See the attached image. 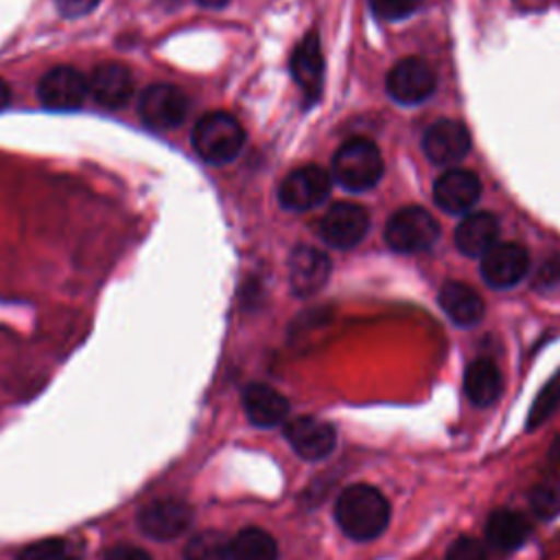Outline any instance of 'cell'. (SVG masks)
I'll return each mask as SVG.
<instances>
[{
	"mask_svg": "<svg viewBox=\"0 0 560 560\" xmlns=\"http://www.w3.org/2000/svg\"><path fill=\"white\" fill-rule=\"evenodd\" d=\"M335 521L339 529L359 542L381 536L389 523V503L385 494L370 483H352L335 501Z\"/></svg>",
	"mask_w": 560,
	"mask_h": 560,
	"instance_id": "cell-1",
	"label": "cell"
},
{
	"mask_svg": "<svg viewBox=\"0 0 560 560\" xmlns=\"http://www.w3.org/2000/svg\"><path fill=\"white\" fill-rule=\"evenodd\" d=\"M190 142L203 162L221 166L241 153L245 144V129L228 112H208L195 122Z\"/></svg>",
	"mask_w": 560,
	"mask_h": 560,
	"instance_id": "cell-2",
	"label": "cell"
},
{
	"mask_svg": "<svg viewBox=\"0 0 560 560\" xmlns=\"http://www.w3.org/2000/svg\"><path fill=\"white\" fill-rule=\"evenodd\" d=\"M383 171V155L378 147L368 138L346 140L332 158V177L341 188L350 192L374 188L381 182Z\"/></svg>",
	"mask_w": 560,
	"mask_h": 560,
	"instance_id": "cell-3",
	"label": "cell"
},
{
	"mask_svg": "<svg viewBox=\"0 0 560 560\" xmlns=\"http://www.w3.org/2000/svg\"><path fill=\"white\" fill-rule=\"evenodd\" d=\"M383 238L398 254H418L440 238V223L422 206H405L387 219Z\"/></svg>",
	"mask_w": 560,
	"mask_h": 560,
	"instance_id": "cell-4",
	"label": "cell"
},
{
	"mask_svg": "<svg viewBox=\"0 0 560 560\" xmlns=\"http://www.w3.org/2000/svg\"><path fill=\"white\" fill-rule=\"evenodd\" d=\"M188 96L171 83H153L140 92L138 116L144 127L168 131L179 127L188 116Z\"/></svg>",
	"mask_w": 560,
	"mask_h": 560,
	"instance_id": "cell-5",
	"label": "cell"
},
{
	"mask_svg": "<svg viewBox=\"0 0 560 560\" xmlns=\"http://www.w3.org/2000/svg\"><path fill=\"white\" fill-rule=\"evenodd\" d=\"M37 98L50 112L79 109L88 98V77L72 66H55L37 81Z\"/></svg>",
	"mask_w": 560,
	"mask_h": 560,
	"instance_id": "cell-6",
	"label": "cell"
},
{
	"mask_svg": "<svg viewBox=\"0 0 560 560\" xmlns=\"http://www.w3.org/2000/svg\"><path fill=\"white\" fill-rule=\"evenodd\" d=\"M438 85L433 68L420 57L400 59L385 79L387 94L400 105H420L424 103Z\"/></svg>",
	"mask_w": 560,
	"mask_h": 560,
	"instance_id": "cell-7",
	"label": "cell"
},
{
	"mask_svg": "<svg viewBox=\"0 0 560 560\" xmlns=\"http://www.w3.org/2000/svg\"><path fill=\"white\" fill-rule=\"evenodd\" d=\"M370 228V214L363 206L339 201L332 203L322 217L317 232L319 238L335 249H350L363 241Z\"/></svg>",
	"mask_w": 560,
	"mask_h": 560,
	"instance_id": "cell-8",
	"label": "cell"
},
{
	"mask_svg": "<svg viewBox=\"0 0 560 560\" xmlns=\"http://www.w3.org/2000/svg\"><path fill=\"white\" fill-rule=\"evenodd\" d=\"M330 186L332 177L322 166L308 164L291 171L282 179L278 188V199L282 208L304 212L319 206L330 195Z\"/></svg>",
	"mask_w": 560,
	"mask_h": 560,
	"instance_id": "cell-9",
	"label": "cell"
},
{
	"mask_svg": "<svg viewBox=\"0 0 560 560\" xmlns=\"http://www.w3.org/2000/svg\"><path fill=\"white\" fill-rule=\"evenodd\" d=\"M192 523V508L182 499H155L138 514L140 529L153 540H173Z\"/></svg>",
	"mask_w": 560,
	"mask_h": 560,
	"instance_id": "cell-10",
	"label": "cell"
},
{
	"mask_svg": "<svg viewBox=\"0 0 560 560\" xmlns=\"http://www.w3.org/2000/svg\"><path fill=\"white\" fill-rule=\"evenodd\" d=\"M481 278L492 289H510L529 271V254L518 243H497L481 256Z\"/></svg>",
	"mask_w": 560,
	"mask_h": 560,
	"instance_id": "cell-11",
	"label": "cell"
},
{
	"mask_svg": "<svg viewBox=\"0 0 560 560\" xmlns=\"http://www.w3.org/2000/svg\"><path fill=\"white\" fill-rule=\"evenodd\" d=\"M284 435L291 448L306 462H319L328 457L337 446L335 427L313 416H298L289 420Z\"/></svg>",
	"mask_w": 560,
	"mask_h": 560,
	"instance_id": "cell-12",
	"label": "cell"
},
{
	"mask_svg": "<svg viewBox=\"0 0 560 560\" xmlns=\"http://www.w3.org/2000/svg\"><path fill=\"white\" fill-rule=\"evenodd\" d=\"M424 155L438 166H453L470 151V133L459 120L442 118L422 136Z\"/></svg>",
	"mask_w": 560,
	"mask_h": 560,
	"instance_id": "cell-13",
	"label": "cell"
},
{
	"mask_svg": "<svg viewBox=\"0 0 560 560\" xmlns=\"http://www.w3.org/2000/svg\"><path fill=\"white\" fill-rule=\"evenodd\" d=\"M88 94L105 109H118L133 94V74L120 61H103L88 77Z\"/></svg>",
	"mask_w": 560,
	"mask_h": 560,
	"instance_id": "cell-14",
	"label": "cell"
},
{
	"mask_svg": "<svg viewBox=\"0 0 560 560\" xmlns=\"http://www.w3.org/2000/svg\"><path fill=\"white\" fill-rule=\"evenodd\" d=\"M330 269L328 254L313 245H298L289 256V284L300 298L313 295L328 282Z\"/></svg>",
	"mask_w": 560,
	"mask_h": 560,
	"instance_id": "cell-15",
	"label": "cell"
},
{
	"mask_svg": "<svg viewBox=\"0 0 560 560\" xmlns=\"http://www.w3.org/2000/svg\"><path fill=\"white\" fill-rule=\"evenodd\" d=\"M481 195V182L472 171L448 168L433 184V201L438 208L451 214L470 210Z\"/></svg>",
	"mask_w": 560,
	"mask_h": 560,
	"instance_id": "cell-16",
	"label": "cell"
},
{
	"mask_svg": "<svg viewBox=\"0 0 560 560\" xmlns=\"http://www.w3.org/2000/svg\"><path fill=\"white\" fill-rule=\"evenodd\" d=\"M499 219L492 212L466 214L455 228V247L470 256L481 258L499 241Z\"/></svg>",
	"mask_w": 560,
	"mask_h": 560,
	"instance_id": "cell-17",
	"label": "cell"
},
{
	"mask_svg": "<svg viewBox=\"0 0 560 560\" xmlns=\"http://www.w3.org/2000/svg\"><path fill=\"white\" fill-rule=\"evenodd\" d=\"M438 304L453 324L464 328L477 326L486 311L483 300L477 295V291L457 280H448L442 284L438 293Z\"/></svg>",
	"mask_w": 560,
	"mask_h": 560,
	"instance_id": "cell-18",
	"label": "cell"
},
{
	"mask_svg": "<svg viewBox=\"0 0 560 560\" xmlns=\"http://www.w3.org/2000/svg\"><path fill=\"white\" fill-rule=\"evenodd\" d=\"M243 409L252 424L269 429L280 424L289 413V400L265 383H252L243 392Z\"/></svg>",
	"mask_w": 560,
	"mask_h": 560,
	"instance_id": "cell-19",
	"label": "cell"
},
{
	"mask_svg": "<svg viewBox=\"0 0 560 560\" xmlns=\"http://www.w3.org/2000/svg\"><path fill=\"white\" fill-rule=\"evenodd\" d=\"M291 74L295 83L302 88L304 96L315 98L322 90V74H324V57L319 48L317 33H308L295 46L291 57Z\"/></svg>",
	"mask_w": 560,
	"mask_h": 560,
	"instance_id": "cell-20",
	"label": "cell"
},
{
	"mask_svg": "<svg viewBox=\"0 0 560 560\" xmlns=\"http://www.w3.org/2000/svg\"><path fill=\"white\" fill-rule=\"evenodd\" d=\"M532 532L529 521L514 510H497L486 523V538L499 551L518 549Z\"/></svg>",
	"mask_w": 560,
	"mask_h": 560,
	"instance_id": "cell-21",
	"label": "cell"
},
{
	"mask_svg": "<svg viewBox=\"0 0 560 560\" xmlns=\"http://www.w3.org/2000/svg\"><path fill=\"white\" fill-rule=\"evenodd\" d=\"M466 398L477 407L492 405L501 394V374L490 359H475L464 374Z\"/></svg>",
	"mask_w": 560,
	"mask_h": 560,
	"instance_id": "cell-22",
	"label": "cell"
},
{
	"mask_svg": "<svg viewBox=\"0 0 560 560\" xmlns=\"http://www.w3.org/2000/svg\"><path fill=\"white\" fill-rule=\"evenodd\" d=\"M230 560H278V545L265 529L247 527L230 540Z\"/></svg>",
	"mask_w": 560,
	"mask_h": 560,
	"instance_id": "cell-23",
	"label": "cell"
},
{
	"mask_svg": "<svg viewBox=\"0 0 560 560\" xmlns=\"http://www.w3.org/2000/svg\"><path fill=\"white\" fill-rule=\"evenodd\" d=\"M184 560H230V540L212 529L199 532L188 540Z\"/></svg>",
	"mask_w": 560,
	"mask_h": 560,
	"instance_id": "cell-24",
	"label": "cell"
},
{
	"mask_svg": "<svg viewBox=\"0 0 560 560\" xmlns=\"http://www.w3.org/2000/svg\"><path fill=\"white\" fill-rule=\"evenodd\" d=\"M532 510L540 518H553L560 514V479H547L532 490Z\"/></svg>",
	"mask_w": 560,
	"mask_h": 560,
	"instance_id": "cell-25",
	"label": "cell"
},
{
	"mask_svg": "<svg viewBox=\"0 0 560 560\" xmlns=\"http://www.w3.org/2000/svg\"><path fill=\"white\" fill-rule=\"evenodd\" d=\"M18 560H74L72 547L61 538H44L26 545Z\"/></svg>",
	"mask_w": 560,
	"mask_h": 560,
	"instance_id": "cell-26",
	"label": "cell"
},
{
	"mask_svg": "<svg viewBox=\"0 0 560 560\" xmlns=\"http://www.w3.org/2000/svg\"><path fill=\"white\" fill-rule=\"evenodd\" d=\"M422 0H370V9L378 20L394 22L409 18L420 9Z\"/></svg>",
	"mask_w": 560,
	"mask_h": 560,
	"instance_id": "cell-27",
	"label": "cell"
},
{
	"mask_svg": "<svg viewBox=\"0 0 560 560\" xmlns=\"http://www.w3.org/2000/svg\"><path fill=\"white\" fill-rule=\"evenodd\" d=\"M558 400H560V383L553 381V383H549V385L538 394L536 402L532 405V411H529V427L540 424V422L556 409Z\"/></svg>",
	"mask_w": 560,
	"mask_h": 560,
	"instance_id": "cell-28",
	"label": "cell"
},
{
	"mask_svg": "<svg viewBox=\"0 0 560 560\" xmlns=\"http://www.w3.org/2000/svg\"><path fill=\"white\" fill-rule=\"evenodd\" d=\"M446 560H488V558L481 542H477L475 538L462 536L448 547Z\"/></svg>",
	"mask_w": 560,
	"mask_h": 560,
	"instance_id": "cell-29",
	"label": "cell"
},
{
	"mask_svg": "<svg viewBox=\"0 0 560 560\" xmlns=\"http://www.w3.org/2000/svg\"><path fill=\"white\" fill-rule=\"evenodd\" d=\"M101 0H55V7L61 18L74 20L92 13Z\"/></svg>",
	"mask_w": 560,
	"mask_h": 560,
	"instance_id": "cell-30",
	"label": "cell"
},
{
	"mask_svg": "<svg viewBox=\"0 0 560 560\" xmlns=\"http://www.w3.org/2000/svg\"><path fill=\"white\" fill-rule=\"evenodd\" d=\"M103 560H151V556L140 549V547H131V545H118L112 547Z\"/></svg>",
	"mask_w": 560,
	"mask_h": 560,
	"instance_id": "cell-31",
	"label": "cell"
},
{
	"mask_svg": "<svg viewBox=\"0 0 560 560\" xmlns=\"http://www.w3.org/2000/svg\"><path fill=\"white\" fill-rule=\"evenodd\" d=\"M560 280V258H553V260H547L540 269H538V278H536V284L538 287H551Z\"/></svg>",
	"mask_w": 560,
	"mask_h": 560,
	"instance_id": "cell-32",
	"label": "cell"
},
{
	"mask_svg": "<svg viewBox=\"0 0 560 560\" xmlns=\"http://www.w3.org/2000/svg\"><path fill=\"white\" fill-rule=\"evenodd\" d=\"M9 103H11V88H9V83L0 77V112H4V109L9 107Z\"/></svg>",
	"mask_w": 560,
	"mask_h": 560,
	"instance_id": "cell-33",
	"label": "cell"
},
{
	"mask_svg": "<svg viewBox=\"0 0 560 560\" xmlns=\"http://www.w3.org/2000/svg\"><path fill=\"white\" fill-rule=\"evenodd\" d=\"M197 4L206 7V9H223L230 0H195Z\"/></svg>",
	"mask_w": 560,
	"mask_h": 560,
	"instance_id": "cell-34",
	"label": "cell"
}]
</instances>
